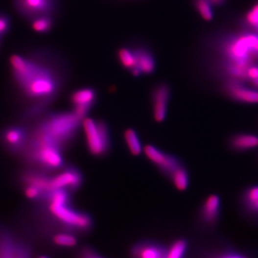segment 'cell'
I'll use <instances>...</instances> for the list:
<instances>
[{"instance_id":"obj_1","label":"cell","mask_w":258,"mask_h":258,"mask_svg":"<svg viewBox=\"0 0 258 258\" xmlns=\"http://www.w3.org/2000/svg\"><path fill=\"white\" fill-rule=\"evenodd\" d=\"M9 64L15 83L31 102L51 104L67 81V67L47 51L29 56L15 54L10 56Z\"/></svg>"},{"instance_id":"obj_2","label":"cell","mask_w":258,"mask_h":258,"mask_svg":"<svg viewBox=\"0 0 258 258\" xmlns=\"http://www.w3.org/2000/svg\"><path fill=\"white\" fill-rule=\"evenodd\" d=\"M70 194L66 189H55L49 192L46 198L49 213L65 231L77 235L88 234L94 226L93 217L87 212L73 208Z\"/></svg>"},{"instance_id":"obj_3","label":"cell","mask_w":258,"mask_h":258,"mask_svg":"<svg viewBox=\"0 0 258 258\" xmlns=\"http://www.w3.org/2000/svg\"><path fill=\"white\" fill-rule=\"evenodd\" d=\"M63 151L60 144L36 127L30 130L29 141L23 154L27 162L41 171L61 170L66 166Z\"/></svg>"},{"instance_id":"obj_4","label":"cell","mask_w":258,"mask_h":258,"mask_svg":"<svg viewBox=\"0 0 258 258\" xmlns=\"http://www.w3.org/2000/svg\"><path fill=\"white\" fill-rule=\"evenodd\" d=\"M82 121L71 112H56L45 114L35 127L42 131L66 149L75 140Z\"/></svg>"},{"instance_id":"obj_5","label":"cell","mask_w":258,"mask_h":258,"mask_svg":"<svg viewBox=\"0 0 258 258\" xmlns=\"http://www.w3.org/2000/svg\"><path fill=\"white\" fill-rule=\"evenodd\" d=\"M81 128H83L87 150L92 156L102 159L110 154L113 141L108 122L87 117L82 121Z\"/></svg>"},{"instance_id":"obj_6","label":"cell","mask_w":258,"mask_h":258,"mask_svg":"<svg viewBox=\"0 0 258 258\" xmlns=\"http://www.w3.org/2000/svg\"><path fill=\"white\" fill-rule=\"evenodd\" d=\"M13 3L18 14L29 21L43 15L54 16L59 7V0H13Z\"/></svg>"},{"instance_id":"obj_7","label":"cell","mask_w":258,"mask_h":258,"mask_svg":"<svg viewBox=\"0 0 258 258\" xmlns=\"http://www.w3.org/2000/svg\"><path fill=\"white\" fill-rule=\"evenodd\" d=\"M84 183V176L76 166L66 165L58 174L50 178V191L55 189H66L70 193L79 190Z\"/></svg>"},{"instance_id":"obj_8","label":"cell","mask_w":258,"mask_h":258,"mask_svg":"<svg viewBox=\"0 0 258 258\" xmlns=\"http://www.w3.org/2000/svg\"><path fill=\"white\" fill-rule=\"evenodd\" d=\"M143 153L158 170L168 179L178 168L184 164L183 161L180 158L150 144L143 148Z\"/></svg>"},{"instance_id":"obj_9","label":"cell","mask_w":258,"mask_h":258,"mask_svg":"<svg viewBox=\"0 0 258 258\" xmlns=\"http://www.w3.org/2000/svg\"><path fill=\"white\" fill-rule=\"evenodd\" d=\"M171 96V87L165 81H160L151 89V108L155 122H163L165 120Z\"/></svg>"},{"instance_id":"obj_10","label":"cell","mask_w":258,"mask_h":258,"mask_svg":"<svg viewBox=\"0 0 258 258\" xmlns=\"http://www.w3.org/2000/svg\"><path fill=\"white\" fill-rule=\"evenodd\" d=\"M29 128L23 125H12L4 128L0 134L2 145L11 154H23L29 141Z\"/></svg>"},{"instance_id":"obj_11","label":"cell","mask_w":258,"mask_h":258,"mask_svg":"<svg viewBox=\"0 0 258 258\" xmlns=\"http://www.w3.org/2000/svg\"><path fill=\"white\" fill-rule=\"evenodd\" d=\"M221 212V197L216 194H210L200 206L198 211V222L203 229H214L220 221Z\"/></svg>"},{"instance_id":"obj_12","label":"cell","mask_w":258,"mask_h":258,"mask_svg":"<svg viewBox=\"0 0 258 258\" xmlns=\"http://www.w3.org/2000/svg\"><path fill=\"white\" fill-rule=\"evenodd\" d=\"M97 101V92L93 87H83L71 93L70 102L75 116L83 121Z\"/></svg>"},{"instance_id":"obj_13","label":"cell","mask_w":258,"mask_h":258,"mask_svg":"<svg viewBox=\"0 0 258 258\" xmlns=\"http://www.w3.org/2000/svg\"><path fill=\"white\" fill-rule=\"evenodd\" d=\"M245 83L236 80H226L222 89L225 94L235 102L248 104L258 103V90L247 87Z\"/></svg>"},{"instance_id":"obj_14","label":"cell","mask_w":258,"mask_h":258,"mask_svg":"<svg viewBox=\"0 0 258 258\" xmlns=\"http://www.w3.org/2000/svg\"><path fill=\"white\" fill-rule=\"evenodd\" d=\"M132 48L136 57L137 67L141 74H154L156 70V58L150 47L144 43H136Z\"/></svg>"},{"instance_id":"obj_15","label":"cell","mask_w":258,"mask_h":258,"mask_svg":"<svg viewBox=\"0 0 258 258\" xmlns=\"http://www.w3.org/2000/svg\"><path fill=\"white\" fill-rule=\"evenodd\" d=\"M167 247L152 240L138 241L131 247V258H164Z\"/></svg>"},{"instance_id":"obj_16","label":"cell","mask_w":258,"mask_h":258,"mask_svg":"<svg viewBox=\"0 0 258 258\" xmlns=\"http://www.w3.org/2000/svg\"><path fill=\"white\" fill-rule=\"evenodd\" d=\"M241 205L247 215L258 220V186H250L244 190L241 195Z\"/></svg>"},{"instance_id":"obj_17","label":"cell","mask_w":258,"mask_h":258,"mask_svg":"<svg viewBox=\"0 0 258 258\" xmlns=\"http://www.w3.org/2000/svg\"><path fill=\"white\" fill-rule=\"evenodd\" d=\"M50 178L46 172L41 170H28L22 175V181L24 185H32L41 188L47 194L50 192Z\"/></svg>"},{"instance_id":"obj_18","label":"cell","mask_w":258,"mask_h":258,"mask_svg":"<svg viewBox=\"0 0 258 258\" xmlns=\"http://www.w3.org/2000/svg\"><path fill=\"white\" fill-rule=\"evenodd\" d=\"M230 148L236 152H244L257 148L258 146V137L253 134H237L231 137Z\"/></svg>"},{"instance_id":"obj_19","label":"cell","mask_w":258,"mask_h":258,"mask_svg":"<svg viewBox=\"0 0 258 258\" xmlns=\"http://www.w3.org/2000/svg\"><path fill=\"white\" fill-rule=\"evenodd\" d=\"M117 60L120 66L132 72L137 67V61L132 47H122L117 50Z\"/></svg>"},{"instance_id":"obj_20","label":"cell","mask_w":258,"mask_h":258,"mask_svg":"<svg viewBox=\"0 0 258 258\" xmlns=\"http://www.w3.org/2000/svg\"><path fill=\"white\" fill-rule=\"evenodd\" d=\"M123 139L128 151L133 156H140L143 152L140 136L134 128H127L123 133Z\"/></svg>"},{"instance_id":"obj_21","label":"cell","mask_w":258,"mask_h":258,"mask_svg":"<svg viewBox=\"0 0 258 258\" xmlns=\"http://www.w3.org/2000/svg\"><path fill=\"white\" fill-rule=\"evenodd\" d=\"M51 240L54 245L61 248L70 249V248H74L78 245L77 235L67 231L55 233Z\"/></svg>"},{"instance_id":"obj_22","label":"cell","mask_w":258,"mask_h":258,"mask_svg":"<svg viewBox=\"0 0 258 258\" xmlns=\"http://www.w3.org/2000/svg\"><path fill=\"white\" fill-rule=\"evenodd\" d=\"M168 180L171 181L175 188L180 191H185L189 186V174L185 164H182L169 176Z\"/></svg>"},{"instance_id":"obj_23","label":"cell","mask_w":258,"mask_h":258,"mask_svg":"<svg viewBox=\"0 0 258 258\" xmlns=\"http://www.w3.org/2000/svg\"><path fill=\"white\" fill-rule=\"evenodd\" d=\"M188 248V240L183 237L177 238L167 247L164 258H185Z\"/></svg>"},{"instance_id":"obj_24","label":"cell","mask_w":258,"mask_h":258,"mask_svg":"<svg viewBox=\"0 0 258 258\" xmlns=\"http://www.w3.org/2000/svg\"><path fill=\"white\" fill-rule=\"evenodd\" d=\"M32 29L39 34H48L54 28V17L52 15H43L29 21Z\"/></svg>"},{"instance_id":"obj_25","label":"cell","mask_w":258,"mask_h":258,"mask_svg":"<svg viewBox=\"0 0 258 258\" xmlns=\"http://www.w3.org/2000/svg\"><path fill=\"white\" fill-rule=\"evenodd\" d=\"M192 4L198 15L204 21H211L214 19V10L211 0H192Z\"/></svg>"},{"instance_id":"obj_26","label":"cell","mask_w":258,"mask_h":258,"mask_svg":"<svg viewBox=\"0 0 258 258\" xmlns=\"http://www.w3.org/2000/svg\"><path fill=\"white\" fill-rule=\"evenodd\" d=\"M242 23L247 30L258 33V2L244 16Z\"/></svg>"},{"instance_id":"obj_27","label":"cell","mask_w":258,"mask_h":258,"mask_svg":"<svg viewBox=\"0 0 258 258\" xmlns=\"http://www.w3.org/2000/svg\"><path fill=\"white\" fill-rule=\"evenodd\" d=\"M24 195L27 199L30 200H39L46 199L47 194L41 188L32 185H24Z\"/></svg>"},{"instance_id":"obj_28","label":"cell","mask_w":258,"mask_h":258,"mask_svg":"<svg viewBox=\"0 0 258 258\" xmlns=\"http://www.w3.org/2000/svg\"><path fill=\"white\" fill-rule=\"evenodd\" d=\"M207 258H250L243 253H239L235 250L225 249L212 253Z\"/></svg>"},{"instance_id":"obj_29","label":"cell","mask_w":258,"mask_h":258,"mask_svg":"<svg viewBox=\"0 0 258 258\" xmlns=\"http://www.w3.org/2000/svg\"><path fill=\"white\" fill-rule=\"evenodd\" d=\"M11 29V18L4 12L0 11V34L3 36L9 35Z\"/></svg>"},{"instance_id":"obj_30","label":"cell","mask_w":258,"mask_h":258,"mask_svg":"<svg viewBox=\"0 0 258 258\" xmlns=\"http://www.w3.org/2000/svg\"><path fill=\"white\" fill-rule=\"evenodd\" d=\"M75 258H105L100 255L96 250L91 246H84L79 250L77 257Z\"/></svg>"},{"instance_id":"obj_31","label":"cell","mask_w":258,"mask_h":258,"mask_svg":"<svg viewBox=\"0 0 258 258\" xmlns=\"http://www.w3.org/2000/svg\"><path fill=\"white\" fill-rule=\"evenodd\" d=\"M226 0H211L212 3L214 6H221L223 4Z\"/></svg>"},{"instance_id":"obj_32","label":"cell","mask_w":258,"mask_h":258,"mask_svg":"<svg viewBox=\"0 0 258 258\" xmlns=\"http://www.w3.org/2000/svg\"><path fill=\"white\" fill-rule=\"evenodd\" d=\"M251 84H252L253 87H254L255 89L258 90V80H256V81H253V82H251Z\"/></svg>"},{"instance_id":"obj_33","label":"cell","mask_w":258,"mask_h":258,"mask_svg":"<svg viewBox=\"0 0 258 258\" xmlns=\"http://www.w3.org/2000/svg\"><path fill=\"white\" fill-rule=\"evenodd\" d=\"M2 41H3V35L0 34V49H1V47H2Z\"/></svg>"},{"instance_id":"obj_34","label":"cell","mask_w":258,"mask_h":258,"mask_svg":"<svg viewBox=\"0 0 258 258\" xmlns=\"http://www.w3.org/2000/svg\"><path fill=\"white\" fill-rule=\"evenodd\" d=\"M37 258H48L47 256L41 255V256H40V257H38Z\"/></svg>"}]
</instances>
